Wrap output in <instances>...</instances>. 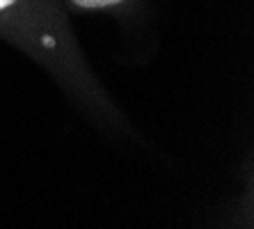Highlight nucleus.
<instances>
[{
	"label": "nucleus",
	"mask_w": 254,
	"mask_h": 229,
	"mask_svg": "<svg viewBox=\"0 0 254 229\" xmlns=\"http://www.w3.org/2000/svg\"><path fill=\"white\" fill-rule=\"evenodd\" d=\"M16 0H0V9H7L9 5H14Z\"/></svg>",
	"instance_id": "nucleus-2"
},
{
	"label": "nucleus",
	"mask_w": 254,
	"mask_h": 229,
	"mask_svg": "<svg viewBox=\"0 0 254 229\" xmlns=\"http://www.w3.org/2000/svg\"><path fill=\"white\" fill-rule=\"evenodd\" d=\"M78 7H85V9H96V7H110L117 5L122 0H73Z\"/></svg>",
	"instance_id": "nucleus-1"
}]
</instances>
